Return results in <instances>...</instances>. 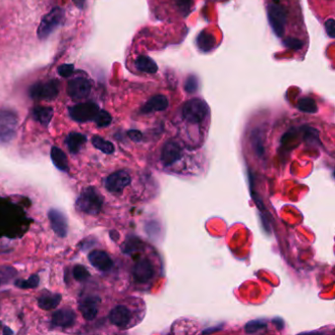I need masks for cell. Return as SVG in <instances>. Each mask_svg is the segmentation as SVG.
I'll use <instances>...</instances> for the list:
<instances>
[{"label": "cell", "mask_w": 335, "mask_h": 335, "mask_svg": "<svg viewBox=\"0 0 335 335\" xmlns=\"http://www.w3.org/2000/svg\"><path fill=\"white\" fill-rule=\"evenodd\" d=\"M87 137L80 133H71L66 138V144L68 146V150L71 154L77 155L82 148V146L86 144Z\"/></svg>", "instance_id": "18"}, {"label": "cell", "mask_w": 335, "mask_h": 335, "mask_svg": "<svg viewBox=\"0 0 335 335\" xmlns=\"http://www.w3.org/2000/svg\"><path fill=\"white\" fill-rule=\"evenodd\" d=\"M92 144L96 148L99 150L100 152H102L103 154H106V155H112L115 151L114 145L112 143L104 140L103 138H101L99 136H94L92 138Z\"/></svg>", "instance_id": "24"}, {"label": "cell", "mask_w": 335, "mask_h": 335, "mask_svg": "<svg viewBox=\"0 0 335 335\" xmlns=\"http://www.w3.org/2000/svg\"><path fill=\"white\" fill-rule=\"evenodd\" d=\"M74 72V65L73 64H63L58 67V73L61 77L68 78Z\"/></svg>", "instance_id": "34"}, {"label": "cell", "mask_w": 335, "mask_h": 335, "mask_svg": "<svg viewBox=\"0 0 335 335\" xmlns=\"http://www.w3.org/2000/svg\"><path fill=\"white\" fill-rule=\"evenodd\" d=\"M208 114V106L206 101L200 98L188 100L182 109L183 118L192 124L201 123Z\"/></svg>", "instance_id": "3"}, {"label": "cell", "mask_w": 335, "mask_h": 335, "mask_svg": "<svg viewBox=\"0 0 335 335\" xmlns=\"http://www.w3.org/2000/svg\"><path fill=\"white\" fill-rule=\"evenodd\" d=\"M267 326V323L263 320H252V321H249L246 325H245V330L248 332V333H255L256 331H259L264 328H266Z\"/></svg>", "instance_id": "29"}, {"label": "cell", "mask_w": 335, "mask_h": 335, "mask_svg": "<svg viewBox=\"0 0 335 335\" xmlns=\"http://www.w3.org/2000/svg\"><path fill=\"white\" fill-rule=\"evenodd\" d=\"M130 183H131V177L124 170L116 171L104 180V186L106 190L114 194L121 193Z\"/></svg>", "instance_id": "9"}, {"label": "cell", "mask_w": 335, "mask_h": 335, "mask_svg": "<svg viewBox=\"0 0 335 335\" xmlns=\"http://www.w3.org/2000/svg\"><path fill=\"white\" fill-rule=\"evenodd\" d=\"M128 137L133 141V142H140L143 139V134L139 130H130L128 131Z\"/></svg>", "instance_id": "36"}, {"label": "cell", "mask_w": 335, "mask_h": 335, "mask_svg": "<svg viewBox=\"0 0 335 335\" xmlns=\"http://www.w3.org/2000/svg\"><path fill=\"white\" fill-rule=\"evenodd\" d=\"M90 272H88V270L84 267V266H75L73 269V277L77 280V281H85L90 277Z\"/></svg>", "instance_id": "30"}, {"label": "cell", "mask_w": 335, "mask_h": 335, "mask_svg": "<svg viewBox=\"0 0 335 335\" xmlns=\"http://www.w3.org/2000/svg\"><path fill=\"white\" fill-rule=\"evenodd\" d=\"M175 5L180 11V13L184 17H187L192 11L193 0H174Z\"/></svg>", "instance_id": "28"}, {"label": "cell", "mask_w": 335, "mask_h": 335, "mask_svg": "<svg viewBox=\"0 0 335 335\" xmlns=\"http://www.w3.org/2000/svg\"><path fill=\"white\" fill-rule=\"evenodd\" d=\"M89 260L91 265L99 272H108L113 267L111 257L102 251H93L89 255Z\"/></svg>", "instance_id": "13"}, {"label": "cell", "mask_w": 335, "mask_h": 335, "mask_svg": "<svg viewBox=\"0 0 335 335\" xmlns=\"http://www.w3.org/2000/svg\"><path fill=\"white\" fill-rule=\"evenodd\" d=\"M297 108L306 113H316L318 111V105L316 101L311 97H303L297 103Z\"/></svg>", "instance_id": "25"}, {"label": "cell", "mask_w": 335, "mask_h": 335, "mask_svg": "<svg viewBox=\"0 0 335 335\" xmlns=\"http://www.w3.org/2000/svg\"><path fill=\"white\" fill-rule=\"evenodd\" d=\"M154 273L155 272L153 265L145 258L139 260L135 265L133 271L134 279L139 283H145L151 280L154 277Z\"/></svg>", "instance_id": "12"}, {"label": "cell", "mask_w": 335, "mask_h": 335, "mask_svg": "<svg viewBox=\"0 0 335 335\" xmlns=\"http://www.w3.org/2000/svg\"><path fill=\"white\" fill-rule=\"evenodd\" d=\"M99 302L100 300L97 297H88L84 299L79 305V310L83 318L87 320H93L96 319L98 312Z\"/></svg>", "instance_id": "17"}, {"label": "cell", "mask_w": 335, "mask_h": 335, "mask_svg": "<svg viewBox=\"0 0 335 335\" xmlns=\"http://www.w3.org/2000/svg\"><path fill=\"white\" fill-rule=\"evenodd\" d=\"M287 10L280 0H272L268 5V18L272 31L278 36L281 38L287 24Z\"/></svg>", "instance_id": "2"}, {"label": "cell", "mask_w": 335, "mask_h": 335, "mask_svg": "<svg viewBox=\"0 0 335 335\" xmlns=\"http://www.w3.org/2000/svg\"><path fill=\"white\" fill-rule=\"evenodd\" d=\"M76 321V314L71 309H61L53 313L52 323L59 327H70Z\"/></svg>", "instance_id": "15"}, {"label": "cell", "mask_w": 335, "mask_h": 335, "mask_svg": "<svg viewBox=\"0 0 335 335\" xmlns=\"http://www.w3.org/2000/svg\"><path fill=\"white\" fill-rule=\"evenodd\" d=\"M4 333H13L10 329H4Z\"/></svg>", "instance_id": "38"}, {"label": "cell", "mask_w": 335, "mask_h": 335, "mask_svg": "<svg viewBox=\"0 0 335 335\" xmlns=\"http://www.w3.org/2000/svg\"><path fill=\"white\" fill-rule=\"evenodd\" d=\"M50 157L55 167H57L60 171L67 172L69 170L68 159L63 151L58 146H52L50 152Z\"/></svg>", "instance_id": "19"}, {"label": "cell", "mask_w": 335, "mask_h": 335, "mask_svg": "<svg viewBox=\"0 0 335 335\" xmlns=\"http://www.w3.org/2000/svg\"><path fill=\"white\" fill-rule=\"evenodd\" d=\"M18 117L10 110L0 111V142L9 143L16 135Z\"/></svg>", "instance_id": "4"}, {"label": "cell", "mask_w": 335, "mask_h": 335, "mask_svg": "<svg viewBox=\"0 0 335 335\" xmlns=\"http://www.w3.org/2000/svg\"><path fill=\"white\" fill-rule=\"evenodd\" d=\"M59 94V84L54 80L38 83L30 89V96L38 100H51Z\"/></svg>", "instance_id": "6"}, {"label": "cell", "mask_w": 335, "mask_h": 335, "mask_svg": "<svg viewBox=\"0 0 335 335\" xmlns=\"http://www.w3.org/2000/svg\"><path fill=\"white\" fill-rule=\"evenodd\" d=\"M48 215L50 226L54 233L61 238L66 237L68 233V221L63 212L59 209L51 208L48 211Z\"/></svg>", "instance_id": "10"}, {"label": "cell", "mask_w": 335, "mask_h": 335, "mask_svg": "<svg viewBox=\"0 0 335 335\" xmlns=\"http://www.w3.org/2000/svg\"><path fill=\"white\" fill-rule=\"evenodd\" d=\"M94 120L98 127H107L111 123L112 117L108 112L105 110H99L97 112Z\"/></svg>", "instance_id": "27"}, {"label": "cell", "mask_w": 335, "mask_h": 335, "mask_svg": "<svg viewBox=\"0 0 335 335\" xmlns=\"http://www.w3.org/2000/svg\"><path fill=\"white\" fill-rule=\"evenodd\" d=\"M102 205L103 197L94 187H88L85 189L76 202L77 208L90 215L98 214L102 208Z\"/></svg>", "instance_id": "1"}, {"label": "cell", "mask_w": 335, "mask_h": 335, "mask_svg": "<svg viewBox=\"0 0 335 335\" xmlns=\"http://www.w3.org/2000/svg\"><path fill=\"white\" fill-rule=\"evenodd\" d=\"M61 295L60 294H54V293H48L46 295H42L39 298V307L42 310L45 311H50L55 309L59 303L61 302Z\"/></svg>", "instance_id": "21"}, {"label": "cell", "mask_w": 335, "mask_h": 335, "mask_svg": "<svg viewBox=\"0 0 335 335\" xmlns=\"http://www.w3.org/2000/svg\"><path fill=\"white\" fill-rule=\"evenodd\" d=\"M283 46L290 49H300L303 47V42L296 38H288L283 41Z\"/></svg>", "instance_id": "32"}, {"label": "cell", "mask_w": 335, "mask_h": 335, "mask_svg": "<svg viewBox=\"0 0 335 335\" xmlns=\"http://www.w3.org/2000/svg\"><path fill=\"white\" fill-rule=\"evenodd\" d=\"M109 320L117 327H126L131 320V312L125 306H117L112 309L109 314Z\"/></svg>", "instance_id": "14"}, {"label": "cell", "mask_w": 335, "mask_h": 335, "mask_svg": "<svg viewBox=\"0 0 335 335\" xmlns=\"http://www.w3.org/2000/svg\"><path fill=\"white\" fill-rule=\"evenodd\" d=\"M98 111L99 107L95 102L79 103L69 108V114L71 118L80 123L94 120Z\"/></svg>", "instance_id": "7"}, {"label": "cell", "mask_w": 335, "mask_h": 335, "mask_svg": "<svg viewBox=\"0 0 335 335\" xmlns=\"http://www.w3.org/2000/svg\"><path fill=\"white\" fill-rule=\"evenodd\" d=\"M84 1H85V0H74V2L76 3V5H77L78 7H83Z\"/></svg>", "instance_id": "37"}, {"label": "cell", "mask_w": 335, "mask_h": 335, "mask_svg": "<svg viewBox=\"0 0 335 335\" xmlns=\"http://www.w3.org/2000/svg\"><path fill=\"white\" fill-rule=\"evenodd\" d=\"M64 12L61 8H53L48 14L43 18L38 29V38L46 40L62 22Z\"/></svg>", "instance_id": "5"}, {"label": "cell", "mask_w": 335, "mask_h": 335, "mask_svg": "<svg viewBox=\"0 0 335 335\" xmlns=\"http://www.w3.org/2000/svg\"><path fill=\"white\" fill-rule=\"evenodd\" d=\"M196 44L198 48H200V50H202L203 52H208L209 50L214 48L216 44V40L213 36V34L209 32H201L197 36Z\"/></svg>", "instance_id": "22"}, {"label": "cell", "mask_w": 335, "mask_h": 335, "mask_svg": "<svg viewBox=\"0 0 335 335\" xmlns=\"http://www.w3.org/2000/svg\"><path fill=\"white\" fill-rule=\"evenodd\" d=\"M91 91H92L91 81L82 77L70 81L67 88L68 95L75 100L86 98L91 94Z\"/></svg>", "instance_id": "8"}, {"label": "cell", "mask_w": 335, "mask_h": 335, "mask_svg": "<svg viewBox=\"0 0 335 335\" xmlns=\"http://www.w3.org/2000/svg\"><path fill=\"white\" fill-rule=\"evenodd\" d=\"M39 284H40V277L36 274L31 275L26 280L20 279V280H17L15 282V285L19 288H22V289H32V288L38 287Z\"/></svg>", "instance_id": "26"}, {"label": "cell", "mask_w": 335, "mask_h": 335, "mask_svg": "<svg viewBox=\"0 0 335 335\" xmlns=\"http://www.w3.org/2000/svg\"><path fill=\"white\" fill-rule=\"evenodd\" d=\"M169 105L167 97L163 95H157L151 97L141 108L142 114H150L153 112L163 111Z\"/></svg>", "instance_id": "16"}, {"label": "cell", "mask_w": 335, "mask_h": 335, "mask_svg": "<svg viewBox=\"0 0 335 335\" xmlns=\"http://www.w3.org/2000/svg\"><path fill=\"white\" fill-rule=\"evenodd\" d=\"M140 243V240L138 239H131L128 240L125 242L124 246L122 247L123 249V252L126 253V254H130V253H133L134 251L138 250V245Z\"/></svg>", "instance_id": "33"}, {"label": "cell", "mask_w": 335, "mask_h": 335, "mask_svg": "<svg viewBox=\"0 0 335 335\" xmlns=\"http://www.w3.org/2000/svg\"><path fill=\"white\" fill-rule=\"evenodd\" d=\"M182 157V147L175 141H169L162 146L160 160L165 167L173 165Z\"/></svg>", "instance_id": "11"}, {"label": "cell", "mask_w": 335, "mask_h": 335, "mask_svg": "<svg viewBox=\"0 0 335 335\" xmlns=\"http://www.w3.org/2000/svg\"><path fill=\"white\" fill-rule=\"evenodd\" d=\"M198 88H199L198 78L194 75L189 76L186 80V83H185V91L189 94H193V93L197 92Z\"/></svg>", "instance_id": "31"}, {"label": "cell", "mask_w": 335, "mask_h": 335, "mask_svg": "<svg viewBox=\"0 0 335 335\" xmlns=\"http://www.w3.org/2000/svg\"><path fill=\"white\" fill-rule=\"evenodd\" d=\"M33 118L40 122L44 126H48L50 123L52 116H53V109L48 106H38L32 111Z\"/></svg>", "instance_id": "23"}, {"label": "cell", "mask_w": 335, "mask_h": 335, "mask_svg": "<svg viewBox=\"0 0 335 335\" xmlns=\"http://www.w3.org/2000/svg\"><path fill=\"white\" fill-rule=\"evenodd\" d=\"M324 28H325V31H326V33L327 35L330 38V39H334L335 36V22L333 19H328L326 22H325V25H324Z\"/></svg>", "instance_id": "35"}, {"label": "cell", "mask_w": 335, "mask_h": 335, "mask_svg": "<svg viewBox=\"0 0 335 335\" xmlns=\"http://www.w3.org/2000/svg\"><path fill=\"white\" fill-rule=\"evenodd\" d=\"M135 67L140 72H144L147 74H156L159 70L158 64L156 63L151 57L141 55L135 61Z\"/></svg>", "instance_id": "20"}]
</instances>
